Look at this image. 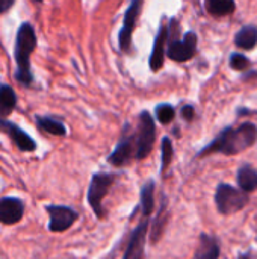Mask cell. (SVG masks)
I'll use <instances>...</instances> for the list:
<instances>
[{
    "instance_id": "1",
    "label": "cell",
    "mask_w": 257,
    "mask_h": 259,
    "mask_svg": "<svg viewBox=\"0 0 257 259\" xmlns=\"http://www.w3.org/2000/svg\"><path fill=\"white\" fill-rule=\"evenodd\" d=\"M257 141V126L254 123H242L238 127H226L223 129L214 141H211L206 147H203L198 152V158L212 155V153H221L227 156H233L238 153H242L244 150L254 146Z\"/></svg>"
},
{
    "instance_id": "2",
    "label": "cell",
    "mask_w": 257,
    "mask_h": 259,
    "mask_svg": "<svg viewBox=\"0 0 257 259\" xmlns=\"http://www.w3.org/2000/svg\"><path fill=\"white\" fill-rule=\"evenodd\" d=\"M36 47V35L35 29L30 23H23L15 36V49H14V58L17 64L15 79L21 85H30L33 77L30 71V55L33 53Z\"/></svg>"
},
{
    "instance_id": "3",
    "label": "cell",
    "mask_w": 257,
    "mask_h": 259,
    "mask_svg": "<svg viewBox=\"0 0 257 259\" xmlns=\"http://www.w3.org/2000/svg\"><path fill=\"white\" fill-rule=\"evenodd\" d=\"M250 203V196L230 184H220L215 190V205L220 214L232 215Z\"/></svg>"
},
{
    "instance_id": "4",
    "label": "cell",
    "mask_w": 257,
    "mask_h": 259,
    "mask_svg": "<svg viewBox=\"0 0 257 259\" xmlns=\"http://www.w3.org/2000/svg\"><path fill=\"white\" fill-rule=\"evenodd\" d=\"M177 33H179V24H177L176 20H171V26H170L168 35H173V38H170L167 55L173 61L186 62V61L192 59V56L195 55L198 38H197V35L194 32H188L183 39H179Z\"/></svg>"
},
{
    "instance_id": "5",
    "label": "cell",
    "mask_w": 257,
    "mask_h": 259,
    "mask_svg": "<svg viewBox=\"0 0 257 259\" xmlns=\"http://www.w3.org/2000/svg\"><path fill=\"white\" fill-rule=\"evenodd\" d=\"M114 182H115V175H112V173L98 171V173L92 175L86 199H88V203L92 208L94 214L97 215V219H103L105 217L103 199L111 191Z\"/></svg>"
},
{
    "instance_id": "6",
    "label": "cell",
    "mask_w": 257,
    "mask_h": 259,
    "mask_svg": "<svg viewBox=\"0 0 257 259\" xmlns=\"http://www.w3.org/2000/svg\"><path fill=\"white\" fill-rule=\"evenodd\" d=\"M155 140H156V126L153 117L150 115L148 111H142L139 114L138 131L135 132V147H136L135 158L138 161L145 159L150 155Z\"/></svg>"
},
{
    "instance_id": "7",
    "label": "cell",
    "mask_w": 257,
    "mask_h": 259,
    "mask_svg": "<svg viewBox=\"0 0 257 259\" xmlns=\"http://www.w3.org/2000/svg\"><path fill=\"white\" fill-rule=\"evenodd\" d=\"M136 147H135V132L130 134L129 124L124 127V134L121 135L118 144L115 146L114 152L108 156V162L114 167H126L135 158Z\"/></svg>"
},
{
    "instance_id": "8",
    "label": "cell",
    "mask_w": 257,
    "mask_h": 259,
    "mask_svg": "<svg viewBox=\"0 0 257 259\" xmlns=\"http://www.w3.org/2000/svg\"><path fill=\"white\" fill-rule=\"evenodd\" d=\"M50 222H48V231L50 232H65L68 231L74 222L79 219V214L70 208V206H62V205H48L47 208Z\"/></svg>"
},
{
    "instance_id": "9",
    "label": "cell",
    "mask_w": 257,
    "mask_h": 259,
    "mask_svg": "<svg viewBox=\"0 0 257 259\" xmlns=\"http://www.w3.org/2000/svg\"><path fill=\"white\" fill-rule=\"evenodd\" d=\"M142 2L144 0H132L130 6L127 8L126 14H124V18H123V27L120 30V35H118V44H120V49L123 52H127L130 49V44H132V33H133V29L136 26V21H138V17L141 14V8H142Z\"/></svg>"
},
{
    "instance_id": "10",
    "label": "cell",
    "mask_w": 257,
    "mask_h": 259,
    "mask_svg": "<svg viewBox=\"0 0 257 259\" xmlns=\"http://www.w3.org/2000/svg\"><path fill=\"white\" fill-rule=\"evenodd\" d=\"M150 228L148 217H144V220L135 228V231L130 235L126 253L123 259H144L145 258V241H147V231Z\"/></svg>"
},
{
    "instance_id": "11",
    "label": "cell",
    "mask_w": 257,
    "mask_h": 259,
    "mask_svg": "<svg viewBox=\"0 0 257 259\" xmlns=\"http://www.w3.org/2000/svg\"><path fill=\"white\" fill-rule=\"evenodd\" d=\"M24 203L18 197H2L0 199V223L15 225L23 219Z\"/></svg>"
},
{
    "instance_id": "12",
    "label": "cell",
    "mask_w": 257,
    "mask_h": 259,
    "mask_svg": "<svg viewBox=\"0 0 257 259\" xmlns=\"http://www.w3.org/2000/svg\"><path fill=\"white\" fill-rule=\"evenodd\" d=\"M0 129L8 134V137L12 140V143L21 152H33L36 149V143L33 141V138L30 135H27L24 131H21L17 124L0 118Z\"/></svg>"
},
{
    "instance_id": "13",
    "label": "cell",
    "mask_w": 257,
    "mask_h": 259,
    "mask_svg": "<svg viewBox=\"0 0 257 259\" xmlns=\"http://www.w3.org/2000/svg\"><path fill=\"white\" fill-rule=\"evenodd\" d=\"M167 38H168V27L164 23L156 35L155 44H153V50L150 55V68L153 71H158L162 68L164 65V59H165V44H167Z\"/></svg>"
},
{
    "instance_id": "14",
    "label": "cell",
    "mask_w": 257,
    "mask_h": 259,
    "mask_svg": "<svg viewBox=\"0 0 257 259\" xmlns=\"http://www.w3.org/2000/svg\"><path fill=\"white\" fill-rule=\"evenodd\" d=\"M220 253L221 249L218 240L209 234H201L194 259H220Z\"/></svg>"
},
{
    "instance_id": "15",
    "label": "cell",
    "mask_w": 257,
    "mask_h": 259,
    "mask_svg": "<svg viewBox=\"0 0 257 259\" xmlns=\"http://www.w3.org/2000/svg\"><path fill=\"white\" fill-rule=\"evenodd\" d=\"M238 187L244 193H253L257 190V170L251 164H242L236 173Z\"/></svg>"
},
{
    "instance_id": "16",
    "label": "cell",
    "mask_w": 257,
    "mask_h": 259,
    "mask_svg": "<svg viewBox=\"0 0 257 259\" xmlns=\"http://www.w3.org/2000/svg\"><path fill=\"white\" fill-rule=\"evenodd\" d=\"M15 105H17L15 91L6 83L0 85V118L8 117L14 111Z\"/></svg>"
},
{
    "instance_id": "17",
    "label": "cell",
    "mask_w": 257,
    "mask_h": 259,
    "mask_svg": "<svg viewBox=\"0 0 257 259\" xmlns=\"http://www.w3.org/2000/svg\"><path fill=\"white\" fill-rule=\"evenodd\" d=\"M235 44L241 49H245V50H251L254 49L257 44V27L250 24V26H245L242 27L236 36H235Z\"/></svg>"
},
{
    "instance_id": "18",
    "label": "cell",
    "mask_w": 257,
    "mask_h": 259,
    "mask_svg": "<svg viewBox=\"0 0 257 259\" xmlns=\"http://www.w3.org/2000/svg\"><path fill=\"white\" fill-rule=\"evenodd\" d=\"M204 6L208 12L215 17H224L233 14V11L236 9L235 0H204Z\"/></svg>"
},
{
    "instance_id": "19",
    "label": "cell",
    "mask_w": 257,
    "mask_h": 259,
    "mask_svg": "<svg viewBox=\"0 0 257 259\" xmlns=\"http://www.w3.org/2000/svg\"><path fill=\"white\" fill-rule=\"evenodd\" d=\"M36 124L41 131L50 134V135H56V137H65L67 135V129L64 126L62 121H58L55 118L50 117H36Z\"/></svg>"
},
{
    "instance_id": "20",
    "label": "cell",
    "mask_w": 257,
    "mask_h": 259,
    "mask_svg": "<svg viewBox=\"0 0 257 259\" xmlns=\"http://www.w3.org/2000/svg\"><path fill=\"white\" fill-rule=\"evenodd\" d=\"M141 208H142V215L150 217L155 208V181H148L144 184L141 190Z\"/></svg>"
},
{
    "instance_id": "21",
    "label": "cell",
    "mask_w": 257,
    "mask_h": 259,
    "mask_svg": "<svg viewBox=\"0 0 257 259\" xmlns=\"http://www.w3.org/2000/svg\"><path fill=\"white\" fill-rule=\"evenodd\" d=\"M174 156V149H173V143L171 138L164 137L162 138V144H161V171L165 173V170L170 167L171 161Z\"/></svg>"
},
{
    "instance_id": "22",
    "label": "cell",
    "mask_w": 257,
    "mask_h": 259,
    "mask_svg": "<svg viewBox=\"0 0 257 259\" xmlns=\"http://www.w3.org/2000/svg\"><path fill=\"white\" fill-rule=\"evenodd\" d=\"M176 117V111L171 105L168 103H162L156 106V118L159 120V123L162 124H168L174 120Z\"/></svg>"
},
{
    "instance_id": "23",
    "label": "cell",
    "mask_w": 257,
    "mask_h": 259,
    "mask_svg": "<svg viewBox=\"0 0 257 259\" xmlns=\"http://www.w3.org/2000/svg\"><path fill=\"white\" fill-rule=\"evenodd\" d=\"M165 206H167V200L164 199V202H162V208H161V211H159V214H158V217H156V220H155V225H153V231H151V241L153 243H156L158 241V238H161V234H162V231H164V226H165V223H164V220H162V217L167 214L165 211Z\"/></svg>"
},
{
    "instance_id": "24",
    "label": "cell",
    "mask_w": 257,
    "mask_h": 259,
    "mask_svg": "<svg viewBox=\"0 0 257 259\" xmlns=\"http://www.w3.org/2000/svg\"><path fill=\"white\" fill-rule=\"evenodd\" d=\"M230 67L236 71H244L250 67V59L241 53H233L230 56Z\"/></svg>"
},
{
    "instance_id": "25",
    "label": "cell",
    "mask_w": 257,
    "mask_h": 259,
    "mask_svg": "<svg viewBox=\"0 0 257 259\" xmlns=\"http://www.w3.org/2000/svg\"><path fill=\"white\" fill-rule=\"evenodd\" d=\"M182 117H183V120H186V121H192L194 120V117H195V109H194V106H191V105H186V106H183L182 108Z\"/></svg>"
},
{
    "instance_id": "26",
    "label": "cell",
    "mask_w": 257,
    "mask_h": 259,
    "mask_svg": "<svg viewBox=\"0 0 257 259\" xmlns=\"http://www.w3.org/2000/svg\"><path fill=\"white\" fill-rule=\"evenodd\" d=\"M15 0H0V14H5L14 6Z\"/></svg>"
},
{
    "instance_id": "27",
    "label": "cell",
    "mask_w": 257,
    "mask_h": 259,
    "mask_svg": "<svg viewBox=\"0 0 257 259\" xmlns=\"http://www.w3.org/2000/svg\"><path fill=\"white\" fill-rule=\"evenodd\" d=\"M238 259H254V256H253L251 252H247V253H241V255L238 256Z\"/></svg>"
},
{
    "instance_id": "28",
    "label": "cell",
    "mask_w": 257,
    "mask_h": 259,
    "mask_svg": "<svg viewBox=\"0 0 257 259\" xmlns=\"http://www.w3.org/2000/svg\"><path fill=\"white\" fill-rule=\"evenodd\" d=\"M33 2H36V3H41L42 0H33Z\"/></svg>"
}]
</instances>
